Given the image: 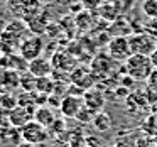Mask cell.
Here are the masks:
<instances>
[{"label": "cell", "mask_w": 157, "mask_h": 147, "mask_svg": "<svg viewBox=\"0 0 157 147\" xmlns=\"http://www.w3.org/2000/svg\"><path fill=\"white\" fill-rule=\"evenodd\" d=\"M113 147H132V144L125 142V140H118V142H117Z\"/></svg>", "instance_id": "2e32d148"}, {"label": "cell", "mask_w": 157, "mask_h": 147, "mask_svg": "<svg viewBox=\"0 0 157 147\" xmlns=\"http://www.w3.org/2000/svg\"><path fill=\"white\" fill-rule=\"evenodd\" d=\"M128 42H130L132 54H145V56H150L157 49L155 37H154V36H150L149 32H139V34L130 36Z\"/></svg>", "instance_id": "3957f363"}, {"label": "cell", "mask_w": 157, "mask_h": 147, "mask_svg": "<svg viewBox=\"0 0 157 147\" xmlns=\"http://www.w3.org/2000/svg\"><path fill=\"white\" fill-rule=\"evenodd\" d=\"M108 54L112 59L117 61H127L132 56V49H130V42L127 36H117V37L108 41Z\"/></svg>", "instance_id": "277c9868"}, {"label": "cell", "mask_w": 157, "mask_h": 147, "mask_svg": "<svg viewBox=\"0 0 157 147\" xmlns=\"http://www.w3.org/2000/svg\"><path fill=\"white\" fill-rule=\"evenodd\" d=\"M95 115H96V113L93 112V110H90L88 106H83V108L79 110V113L76 115V118H78L79 122H93Z\"/></svg>", "instance_id": "5bb4252c"}, {"label": "cell", "mask_w": 157, "mask_h": 147, "mask_svg": "<svg viewBox=\"0 0 157 147\" xmlns=\"http://www.w3.org/2000/svg\"><path fill=\"white\" fill-rule=\"evenodd\" d=\"M36 90H37V91H41V93L49 95V93L54 90V83H52V79H49V76H42V78H37Z\"/></svg>", "instance_id": "7c38bea8"}, {"label": "cell", "mask_w": 157, "mask_h": 147, "mask_svg": "<svg viewBox=\"0 0 157 147\" xmlns=\"http://www.w3.org/2000/svg\"><path fill=\"white\" fill-rule=\"evenodd\" d=\"M149 85L150 86H157V68H154L152 75L149 76Z\"/></svg>", "instance_id": "9a60e30c"}, {"label": "cell", "mask_w": 157, "mask_h": 147, "mask_svg": "<svg viewBox=\"0 0 157 147\" xmlns=\"http://www.w3.org/2000/svg\"><path fill=\"white\" fill-rule=\"evenodd\" d=\"M142 10L147 17L157 19V0H145L142 4Z\"/></svg>", "instance_id": "4fadbf2b"}, {"label": "cell", "mask_w": 157, "mask_h": 147, "mask_svg": "<svg viewBox=\"0 0 157 147\" xmlns=\"http://www.w3.org/2000/svg\"><path fill=\"white\" fill-rule=\"evenodd\" d=\"M83 105H85V100H83L81 96L66 95L64 98L61 100V103H59V110H61V113L66 118H76V115H78L79 110L83 108Z\"/></svg>", "instance_id": "5b68a950"}, {"label": "cell", "mask_w": 157, "mask_h": 147, "mask_svg": "<svg viewBox=\"0 0 157 147\" xmlns=\"http://www.w3.org/2000/svg\"><path fill=\"white\" fill-rule=\"evenodd\" d=\"M93 125L98 132H108L112 129V117L105 112H98L93 118Z\"/></svg>", "instance_id": "8fae6325"}, {"label": "cell", "mask_w": 157, "mask_h": 147, "mask_svg": "<svg viewBox=\"0 0 157 147\" xmlns=\"http://www.w3.org/2000/svg\"><path fill=\"white\" fill-rule=\"evenodd\" d=\"M17 147H41V145H37V144H29V142H21Z\"/></svg>", "instance_id": "ac0fdd59"}, {"label": "cell", "mask_w": 157, "mask_h": 147, "mask_svg": "<svg viewBox=\"0 0 157 147\" xmlns=\"http://www.w3.org/2000/svg\"><path fill=\"white\" fill-rule=\"evenodd\" d=\"M100 147H112V145H103V144H101V145H100Z\"/></svg>", "instance_id": "d6986e66"}, {"label": "cell", "mask_w": 157, "mask_h": 147, "mask_svg": "<svg viewBox=\"0 0 157 147\" xmlns=\"http://www.w3.org/2000/svg\"><path fill=\"white\" fill-rule=\"evenodd\" d=\"M41 52H42L41 37L25 39V41L21 44V54H22V58H25L27 61H32V59L41 58Z\"/></svg>", "instance_id": "8992f818"}, {"label": "cell", "mask_w": 157, "mask_h": 147, "mask_svg": "<svg viewBox=\"0 0 157 147\" xmlns=\"http://www.w3.org/2000/svg\"><path fill=\"white\" fill-rule=\"evenodd\" d=\"M34 120L36 122H39L41 125H44V127H51L52 123L56 122V115H54V110L51 108V106H37L36 108V112H34Z\"/></svg>", "instance_id": "30bf717a"}, {"label": "cell", "mask_w": 157, "mask_h": 147, "mask_svg": "<svg viewBox=\"0 0 157 147\" xmlns=\"http://www.w3.org/2000/svg\"><path fill=\"white\" fill-rule=\"evenodd\" d=\"M150 61H152V64H154V68H157V49L150 54Z\"/></svg>", "instance_id": "e0dca14e"}, {"label": "cell", "mask_w": 157, "mask_h": 147, "mask_svg": "<svg viewBox=\"0 0 157 147\" xmlns=\"http://www.w3.org/2000/svg\"><path fill=\"white\" fill-rule=\"evenodd\" d=\"M83 100H85V106H88L93 112H101V108L105 106V96H103L101 91L90 90V91L85 93Z\"/></svg>", "instance_id": "ba28073f"}, {"label": "cell", "mask_w": 157, "mask_h": 147, "mask_svg": "<svg viewBox=\"0 0 157 147\" xmlns=\"http://www.w3.org/2000/svg\"><path fill=\"white\" fill-rule=\"evenodd\" d=\"M125 71L135 81L149 79V76L154 71V64L150 61V56L145 54H132L125 61Z\"/></svg>", "instance_id": "6da1fadb"}, {"label": "cell", "mask_w": 157, "mask_h": 147, "mask_svg": "<svg viewBox=\"0 0 157 147\" xmlns=\"http://www.w3.org/2000/svg\"><path fill=\"white\" fill-rule=\"evenodd\" d=\"M9 120H10V123L14 127L21 129V127H24L27 122L34 120V110H27L25 106H21V105L14 106V110L9 113Z\"/></svg>", "instance_id": "52a82bcc"}, {"label": "cell", "mask_w": 157, "mask_h": 147, "mask_svg": "<svg viewBox=\"0 0 157 147\" xmlns=\"http://www.w3.org/2000/svg\"><path fill=\"white\" fill-rule=\"evenodd\" d=\"M51 69H52V66L46 58H37V59H32V61L29 63V73L34 75L36 78L48 76L49 73H51Z\"/></svg>", "instance_id": "9c48e42d"}, {"label": "cell", "mask_w": 157, "mask_h": 147, "mask_svg": "<svg viewBox=\"0 0 157 147\" xmlns=\"http://www.w3.org/2000/svg\"><path fill=\"white\" fill-rule=\"evenodd\" d=\"M19 133H21V139L24 140V142L37 144V145L48 142V139H49V129L44 125H41V123L36 122V120H31V122H27L24 127H21V129H19Z\"/></svg>", "instance_id": "7a4b0ae2"}]
</instances>
